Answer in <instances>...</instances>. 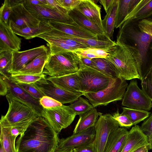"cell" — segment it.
I'll use <instances>...</instances> for the list:
<instances>
[{
	"instance_id": "10",
	"label": "cell",
	"mask_w": 152,
	"mask_h": 152,
	"mask_svg": "<svg viewBox=\"0 0 152 152\" xmlns=\"http://www.w3.org/2000/svg\"><path fill=\"white\" fill-rule=\"evenodd\" d=\"M122 100V105L126 107L147 111L152 108V101L139 87L137 80H131Z\"/></svg>"
},
{
	"instance_id": "5",
	"label": "cell",
	"mask_w": 152,
	"mask_h": 152,
	"mask_svg": "<svg viewBox=\"0 0 152 152\" xmlns=\"http://www.w3.org/2000/svg\"><path fill=\"white\" fill-rule=\"evenodd\" d=\"M128 86L126 80L120 76L110 78L105 89L97 92L85 93L83 95L94 107L106 106L111 102L122 100Z\"/></svg>"
},
{
	"instance_id": "45",
	"label": "cell",
	"mask_w": 152,
	"mask_h": 152,
	"mask_svg": "<svg viewBox=\"0 0 152 152\" xmlns=\"http://www.w3.org/2000/svg\"><path fill=\"white\" fill-rule=\"evenodd\" d=\"M137 25L142 31L152 37V19L148 18L138 22Z\"/></svg>"
},
{
	"instance_id": "53",
	"label": "cell",
	"mask_w": 152,
	"mask_h": 152,
	"mask_svg": "<svg viewBox=\"0 0 152 152\" xmlns=\"http://www.w3.org/2000/svg\"><path fill=\"white\" fill-rule=\"evenodd\" d=\"M80 57L79 63L91 68L92 67L93 62L92 59L84 57Z\"/></svg>"
},
{
	"instance_id": "20",
	"label": "cell",
	"mask_w": 152,
	"mask_h": 152,
	"mask_svg": "<svg viewBox=\"0 0 152 152\" xmlns=\"http://www.w3.org/2000/svg\"><path fill=\"white\" fill-rule=\"evenodd\" d=\"M55 86L68 91L83 95L81 82L77 72L57 77L46 78Z\"/></svg>"
},
{
	"instance_id": "35",
	"label": "cell",
	"mask_w": 152,
	"mask_h": 152,
	"mask_svg": "<svg viewBox=\"0 0 152 152\" xmlns=\"http://www.w3.org/2000/svg\"><path fill=\"white\" fill-rule=\"evenodd\" d=\"M74 52L79 56L91 59L98 58L106 59L109 56V53L105 50L91 48L78 49Z\"/></svg>"
},
{
	"instance_id": "3",
	"label": "cell",
	"mask_w": 152,
	"mask_h": 152,
	"mask_svg": "<svg viewBox=\"0 0 152 152\" xmlns=\"http://www.w3.org/2000/svg\"><path fill=\"white\" fill-rule=\"evenodd\" d=\"M116 40L129 44L136 48L140 54L141 61V69L139 74L141 81L146 75L152 66V61L148 59V53L150 45L152 42V37L141 31L137 23L133 22L122 24L117 36Z\"/></svg>"
},
{
	"instance_id": "27",
	"label": "cell",
	"mask_w": 152,
	"mask_h": 152,
	"mask_svg": "<svg viewBox=\"0 0 152 152\" xmlns=\"http://www.w3.org/2000/svg\"><path fill=\"white\" fill-rule=\"evenodd\" d=\"M49 54V51L38 56L20 71L12 74L39 75L42 74Z\"/></svg>"
},
{
	"instance_id": "58",
	"label": "cell",
	"mask_w": 152,
	"mask_h": 152,
	"mask_svg": "<svg viewBox=\"0 0 152 152\" xmlns=\"http://www.w3.org/2000/svg\"><path fill=\"white\" fill-rule=\"evenodd\" d=\"M150 18L152 19V15L150 18Z\"/></svg>"
},
{
	"instance_id": "37",
	"label": "cell",
	"mask_w": 152,
	"mask_h": 152,
	"mask_svg": "<svg viewBox=\"0 0 152 152\" xmlns=\"http://www.w3.org/2000/svg\"><path fill=\"white\" fill-rule=\"evenodd\" d=\"M44 73L39 75L24 74H10L8 76L11 80L16 83L26 84H33L41 79L46 77Z\"/></svg>"
},
{
	"instance_id": "16",
	"label": "cell",
	"mask_w": 152,
	"mask_h": 152,
	"mask_svg": "<svg viewBox=\"0 0 152 152\" xmlns=\"http://www.w3.org/2000/svg\"><path fill=\"white\" fill-rule=\"evenodd\" d=\"M95 136L94 126L82 132L73 134L65 138L59 139L56 149H72L77 148L93 142Z\"/></svg>"
},
{
	"instance_id": "44",
	"label": "cell",
	"mask_w": 152,
	"mask_h": 152,
	"mask_svg": "<svg viewBox=\"0 0 152 152\" xmlns=\"http://www.w3.org/2000/svg\"><path fill=\"white\" fill-rule=\"evenodd\" d=\"M41 105L43 108L49 109L62 106L61 102L48 96H44L39 100Z\"/></svg>"
},
{
	"instance_id": "14",
	"label": "cell",
	"mask_w": 152,
	"mask_h": 152,
	"mask_svg": "<svg viewBox=\"0 0 152 152\" xmlns=\"http://www.w3.org/2000/svg\"><path fill=\"white\" fill-rule=\"evenodd\" d=\"M2 76L8 86L7 94L24 103L35 110L39 116H42L43 108L40 104L39 100L32 97L8 77Z\"/></svg>"
},
{
	"instance_id": "34",
	"label": "cell",
	"mask_w": 152,
	"mask_h": 152,
	"mask_svg": "<svg viewBox=\"0 0 152 152\" xmlns=\"http://www.w3.org/2000/svg\"><path fill=\"white\" fill-rule=\"evenodd\" d=\"M121 113L125 114L129 118L133 125H136L145 120L151 114L148 111L140 109L122 107Z\"/></svg>"
},
{
	"instance_id": "12",
	"label": "cell",
	"mask_w": 152,
	"mask_h": 152,
	"mask_svg": "<svg viewBox=\"0 0 152 152\" xmlns=\"http://www.w3.org/2000/svg\"><path fill=\"white\" fill-rule=\"evenodd\" d=\"M33 84L43 95L51 97L62 104L72 103L82 95L72 93L55 86L46 78H42Z\"/></svg>"
},
{
	"instance_id": "26",
	"label": "cell",
	"mask_w": 152,
	"mask_h": 152,
	"mask_svg": "<svg viewBox=\"0 0 152 152\" xmlns=\"http://www.w3.org/2000/svg\"><path fill=\"white\" fill-rule=\"evenodd\" d=\"M102 115V113L98 112L96 109L94 107L87 113L80 115L73 130V134L82 132L94 126L98 117Z\"/></svg>"
},
{
	"instance_id": "55",
	"label": "cell",
	"mask_w": 152,
	"mask_h": 152,
	"mask_svg": "<svg viewBox=\"0 0 152 152\" xmlns=\"http://www.w3.org/2000/svg\"><path fill=\"white\" fill-rule=\"evenodd\" d=\"M54 152H73V149L66 148L56 149Z\"/></svg>"
},
{
	"instance_id": "50",
	"label": "cell",
	"mask_w": 152,
	"mask_h": 152,
	"mask_svg": "<svg viewBox=\"0 0 152 152\" xmlns=\"http://www.w3.org/2000/svg\"><path fill=\"white\" fill-rule=\"evenodd\" d=\"M0 95L6 96L8 92V87L6 82L1 75L0 77Z\"/></svg>"
},
{
	"instance_id": "17",
	"label": "cell",
	"mask_w": 152,
	"mask_h": 152,
	"mask_svg": "<svg viewBox=\"0 0 152 152\" xmlns=\"http://www.w3.org/2000/svg\"><path fill=\"white\" fill-rule=\"evenodd\" d=\"M21 39L13 31L9 23L0 21V53L7 51H19Z\"/></svg>"
},
{
	"instance_id": "38",
	"label": "cell",
	"mask_w": 152,
	"mask_h": 152,
	"mask_svg": "<svg viewBox=\"0 0 152 152\" xmlns=\"http://www.w3.org/2000/svg\"><path fill=\"white\" fill-rule=\"evenodd\" d=\"M12 51H5L0 53V75L7 77L10 75L8 72L11 63Z\"/></svg>"
},
{
	"instance_id": "32",
	"label": "cell",
	"mask_w": 152,
	"mask_h": 152,
	"mask_svg": "<svg viewBox=\"0 0 152 152\" xmlns=\"http://www.w3.org/2000/svg\"><path fill=\"white\" fill-rule=\"evenodd\" d=\"M92 60L93 62L92 68L110 78L120 77L114 66L107 59L98 58H93Z\"/></svg>"
},
{
	"instance_id": "36",
	"label": "cell",
	"mask_w": 152,
	"mask_h": 152,
	"mask_svg": "<svg viewBox=\"0 0 152 152\" xmlns=\"http://www.w3.org/2000/svg\"><path fill=\"white\" fill-rule=\"evenodd\" d=\"M76 115L83 114L94 107L86 99L80 96L77 99L69 105Z\"/></svg>"
},
{
	"instance_id": "13",
	"label": "cell",
	"mask_w": 152,
	"mask_h": 152,
	"mask_svg": "<svg viewBox=\"0 0 152 152\" xmlns=\"http://www.w3.org/2000/svg\"><path fill=\"white\" fill-rule=\"evenodd\" d=\"M49 51L44 45L23 51H12L9 74L18 72L37 57Z\"/></svg>"
},
{
	"instance_id": "40",
	"label": "cell",
	"mask_w": 152,
	"mask_h": 152,
	"mask_svg": "<svg viewBox=\"0 0 152 152\" xmlns=\"http://www.w3.org/2000/svg\"><path fill=\"white\" fill-rule=\"evenodd\" d=\"M141 81L142 90L152 101V66Z\"/></svg>"
},
{
	"instance_id": "21",
	"label": "cell",
	"mask_w": 152,
	"mask_h": 152,
	"mask_svg": "<svg viewBox=\"0 0 152 152\" xmlns=\"http://www.w3.org/2000/svg\"><path fill=\"white\" fill-rule=\"evenodd\" d=\"M75 9L103 30L101 8L94 1L81 0L80 3Z\"/></svg>"
},
{
	"instance_id": "43",
	"label": "cell",
	"mask_w": 152,
	"mask_h": 152,
	"mask_svg": "<svg viewBox=\"0 0 152 152\" xmlns=\"http://www.w3.org/2000/svg\"><path fill=\"white\" fill-rule=\"evenodd\" d=\"M112 115L121 127L129 128L133 125L128 116L125 114L120 113L118 110L113 113Z\"/></svg>"
},
{
	"instance_id": "9",
	"label": "cell",
	"mask_w": 152,
	"mask_h": 152,
	"mask_svg": "<svg viewBox=\"0 0 152 152\" xmlns=\"http://www.w3.org/2000/svg\"><path fill=\"white\" fill-rule=\"evenodd\" d=\"M119 126L111 114L107 113L99 117L94 126L95 136L94 142L97 152H104L110 134Z\"/></svg>"
},
{
	"instance_id": "31",
	"label": "cell",
	"mask_w": 152,
	"mask_h": 152,
	"mask_svg": "<svg viewBox=\"0 0 152 152\" xmlns=\"http://www.w3.org/2000/svg\"><path fill=\"white\" fill-rule=\"evenodd\" d=\"M118 0L114 3L106 13L102 23L103 31L105 35L111 39L115 28V16L118 7Z\"/></svg>"
},
{
	"instance_id": "41",
	"label": "cell",
	"mask_w": 152,
	"mask_h": 152,
	"mask_svg": "<svg viewBox=\"0 0 152 152\" xmlns=\"http://www.w3.org/2000/svg\"><path fill=\"white\" fill-rule=\"evenodd\" d=\"M11 4L10 0H5L0 8V21L9 23V19L11 12Z\"/></svg>"
},
{
	"instance_id": "24",
	"label": "cell",
	"mask_w": 152,
	"mask_h": 152,
	"mask_svg": "<svg viewBox=\"0 0 152 152\" xmlns=\"http://www.w3.org/2000/svg\"><path fill=\"white\" fill-rule=\"evenodd\" d=\"M37 37L42 39L48 38L60 41L75 50L88 48L86 45L70 38L68 34L52 28L48 31L39 35Z\"/></svg>"
},
{
	"instance_id": "1",
	"label": "cell",
	"mask_w": 152,
	"mask_h": 152,
	"mask_svg": "<svg viewBox=\"0 0 152 152\" xmlns=\"http://www.w3.org/2000/svg\"><path fill=\"white\" fill-rule=\"evenodd\" d=\"M43 117L34 119L15 142L17 152H54L58 134Z\"/></svg>"
},
{
	"instance_id": "25",
	"label": "cell",
	"mask_w": 152,
	"mask_h": 152,
	"mask_svg": "<svg viewBox=\"0 0 152 152\" xmlns=\"http://www.w3.org/2000/svg\"><path fill=\"white\" fill-rule=\"evenodd\" d=\"M128 131L124 128L119 127L110 134L104 152H118L125 141Z\"/></svg>"
},
{
	"instance_id": "39",
	"label": "cell",
	"mask_w": 152,
	"mask_h": 152,
	"mask_svg": "<svg viewBox=\"0 0 152 152\" xmlns=\"http://www.w3.org/2000/svg\"><path fill=\"white\" fill-rule=\"evenodd\" d=\"M34 119L31 120L12 125L1 126L10 127V132L11 135L14 137L16 138L18 135L22 134L25 132L29 125Z\"/></svg>"
},
{
	"instance_id": "19",
	"label": "cell",
	"mask_w": 152,
	"mask_h": 152,
	"mask_svg": "<svg viewBox=\"0 0 152 152\" xmlns=\"http://www.w3.org/2000/svg\"><path fill=\"white\" fill-rule=\"evenodd\" d=\"M48 23L52 28L71 36L83 38H99L97 36L85 30L73 20L66 22L49 21Z\"/></svg>"
},
{
	"instance_id": "46",
	"label": "cell",
	"mask_w": 152,
	"mask_h": 152,
	"mask_svg": "<svg viewBox=\"0 0 152 152\" xmlns=\"http://www.w3.org/2000/svg\"><path fill=\"white\" fill-rule=\"evenodd\" d=\"M61 6L69 12L75 9L80 3L81 0H57Z\"/></svg>"
},
{
	"instance_id": "51",
	"label": "cell",
	"mask_w": 152,
	"mask_h": 152,
	"mask_svg": "<svg viewBox=\"0 0 152 152\" xmlns=\"http://www.w3.org/2000/svg\"><path fill=\"white\" fill-rule=\"evenodd\" d=\"M115 1V0H100L99 1L100 4L103 6L105 12L107 13L113 5Z\"/></svg>"
},
{
	"instance_id": "15",
	"label": "cell",
	"mask_w": 152,
	"mask_h": 152,
	"mask_svg": "<svg viewBox=\"0 0 152 152\" xmlns=\"http://www.w3.org/2000/svg\"><path fill=\"white\" fill-rule=\"evenodd\" d=\"M26 8L35 18L41 22L48 23L49 21L68 22L73 20L69 15L62 14L44 6L33 5L25 2Z\"/></svg>"
},
{
	"instance_id": "42",
	"label": "cell",
	"mask_w": 152,
	"mask_h": 152,
	"mask_svg": "<svg viewBox=\"0 0 152 152\" xmlns=\"http://www.w3.org/2000/svg\"><path fill=\"white\" fill-rule=\"evenodd\" d=\"M16 83L35 99L39 100L44 96V95L35 87L33 84Z\"/></svg>"
},
{
	"instance_id": "56",
	"label": "cell",
	"mask_w": 152,
	"mask_h": 152,
	"mask_svg": "<svg viewBox=\"0 0 152 152\" xmlns=\"http://www.w3.org/2000/svg\"><path fill=\"white\" fill-rule=\"evenodd\" d=\"M149 149H152V133L148 137Z\"/></svg>"
},
{
	"instance_id": "48",
	"label": "cell",
	"mask_w": 152,
	"mask_h": 152,
	"mask_svg": "<svg viewBox=\"0 0 152 152\" xmlns=\"http://www.w3.org/2000/svg\"><path fill=\"white\" fill-rule=\"evenodd\" d=\"M140 128L142 132L148 137L152 133V113L145 120Z\"/></svg>"
},
{
	"instance_id": "22",
	"label": "cell",
	"mask_w": 152,
	"mask_h": 152,
	"mask_svg": "<svg viewBox=\"0 0 152 152\" xmlns=\"http://www.w3.org/2000/svg\"><path fill=\"white\" fill-rule=\"evenodd\" d=\"M152 15V0H140L126 17L122 24L139 21Z\"/></svg>"
},
{
	"instance_id": "18",
	"label": "cell",
	"mask_w": 152,
	"mask_h": 152,
	"mask_svg": "<svg viewBox=\"0 0 152 152\" xmlns=\"http://www.w3.org/2000/svg\"><path fill=\"white\" fill-rule=\"evenodd\" d=\"M148 144V136L142 132L140 126L136 125L128 131L118 152H133L138 148Z\"/></svg>"
},
{
	"instance_id": "52",
	"label": "cell",
	"mask_w": 152,
	"mask_h": 152,
	"mask_svg": "<svg viewBox=\"0 0 152 152\" xmlns=\"http://www.w3.org/2000/svg\"><path fill=\"white\" fill-rule=\"evenodd\" d=\"M26 3L33 5H45L47 4L46 0H25Z\"/></svg>"
},
{
	"instance_id": "4",
	"label": "cell",
	"mask_w": 152,
	"mask_h": 152,
	"mask_svg": "<svg viewBox=\"0 0 152 152\" xmlns=\"http://www.w3.org/2000/svg\"><path fill=\"white\" fill-rule=\"evenodd\" d=\"M80 57L74 51L50 53L43 73L50 77H61L77 72Z\"/></svg>"
},
{
	"instance_id": "23",
	"label": "cell",
	"mask_w": 152,
	"mask_h": 152,
	"mask_svg": "<svg viewBox=\"0 0 152 152\" xmlns=\"http://www.w3.org/2000/svg\"><path fill=\"white\" fill-rule=\"evenodd\" d=\"M68 14L74 22L86 31L99 37L105 35L102 30L75 9L69 11Z\"/></svg>"
},
{
	"instance_id": "49",
	"label": "cell",
	"mask_w": 152,
	"mask_h": 152,
	"mask_svg": "<svg viewBox=\"0 0 152 152\" xmlns=\"http://www.w3.org/2000/svg\"><path fill=\"white\" fill-rule=\"evenodd\" d=\"M73 152H97L94 141L73 149Z\"/></svg>"
},
{
	"instance_id": "30",
	"label": "cell",
	"mask_w": 152,
	"mask_h": 152,
	"mask_svg": "<svg viewBox=\"0 0 152 152\" xmlns=\"http://www.w3.org/2000/svg\"><path fill=\"white\" fill-rule=\"evenodd\" d=\"M11 28L16 34L26 39L37 37L39 35L46 33L52 29L48 23L42 22H41L39 26L37 27H26L22 28Z\"/></svg>"
},
{
	"instance_id": "54",
	"label": "cell",
	"mask_w": 152,
	"mask_h": 152,
	"mask_svg": "<svg viewBox=\"0 0 152 152\" xmlns=\"http://www.w3.org/2000/svg\"><path fill=\"white\" fill-rule=\"evenodd\" d=\"M149 150V148L148 145L141 146L133 152H148Z\"/></svg>"
},
{
	"instance_id": "28",
	"label": "cell",
	"mask_w": 152,
	"mask_h": 152,
	"mask_svg": "<svg viewBox=\"0 0 152 152\" xmlns=\"http://www.w3.org/2000/svg\"><path fill=\"white\" fill-rule=\"evenodd\" d=\"M70 38L80 42L88 48H94L107 50L114 46L116 42L112 40L105 35L99 37L98 39L83 38L75 37L68 35Z\"/></svg>"
},
{
	"instance_id": "6",
	"label": "cell",
	"mask_w": 152,
	"mask_h": 152,
	"mask_svg": "<svg viewBox=\"0 0 152 152\" xmlns=\"http://www.w3.org/2000/svg\"><path fill=\"white\" fill-rule=\"evenodd\" d=\"M6 98L9 104L6 114L2 115L0 126H4L34 119L39 116L30 107L7 94Z\"/></svg>"
},
{
	"instance_id": "47",
	"label": "cell",
	"mask_w": 152,
	"mask_h": 152,
	"mask_svg": "<svg viewBox=\"0 0 152 152\" xmlns=\"http://www.w3.org/2000/svg\"><path fill=\"white\" fill-rule=\"evenodd\" d=\"M47 4L44 6L61 14L68 15L69 12L64 9L57 0H46Z\"/></svg>"
},
{
	"instance_id": "8",
	"label": "cell",
	"mask_w": 152,
	"mask_h": 152,
	"mask_svg": "<svg viewBox=\"0 0 152 152\" xmlns=\"http://www.w3.org/2000/svg\"><path fill=\"white\" fill-rule=\"evenodd\" d=\"M76 115L69 106H62L49 109L43 108L44 117L58 133L69 126Z\"/></svg>"
},
{
	"instance_id": "29",
	"label": "cell",
	"mask_w": 152,
	"mask_h": 152,
	"mask_svg": "<svg viewBox=\"0 0 152 152\" xmlns=\"http://www.w3.org/2000/svg\"><path fill=\"white\" fill-rule=\"evenodd\" d=\"M140 0H118L115 28H119L126 17L131 12Z\"/></svg>"
},
{
	"instance_id": "11",
	"label": "cell",
	"mask_w": 152,
	"mask_h": 152,
	"mask_svg": "<svg viewBox=\"0 0 152 152\" xmlns=\"http://www.w3.org/2000/svg\"><path fill=\"white\" fill-rule=\"evenodd\" d=\"M11 12L9 24L11 27L22 28L26 27H37L41 22L26 8L23 0L11 1Z\"/></svg>"
},
{
	"instance_id": "7",
	"label": "cell",
	"mask_w": 152,
	"mask_h": 152,
	"mask_svg": "<svg viewBox=\"0 0 152 152\" xmlns=\"http://www.w3.org/2000/svg\"><path fill=\"white\" fill-rule=\"evenodd\" d=\"M83 92H95L105 89L110 77L97 70L79 63L77 72Z\"/></svg>"
},
{
	"instance_id": "2",
	"label": "cell",
	"mask_w": 152,
	"mask_h": 152,
	"mask_svg": "<svg viewBox=\"0 0 152 152\" xmlns=\"http://www.w3.org/2000/svg\"><path fill=\"white\" fill-rule=\"evenodd\" d=\"M116 44L107 50L106 58L114 66L120 76L126 80L140 79L141 61L138 50L135 47L116 40Z\"/></svg>"
},
{
	"instance_id": "33",
	"label": "cell",
	"mask_w": 152,
	"mask_h": 152,
	"mask_svg": "<svg viewBox=\"0 0 152 152\" xmlns=\"http://www.w3.org/2000/svg\"><path fill=\"white\" fill-rule=\"evenodd\" d=\"M0 126V144L4 152H17L15 145L16 138L11 135L10 127Z\"/></svg>"
},
{
	"instance_id": "57",
	"label": "cell",
	"mask_w": 152,
	"mask_h": 152,
	"mask_svg": "<svg viewBox=\"0 0 152 152\" xmlns=\"http://www.w3.org/2000/svg\"><path fill=\"white\" fill-rule=\"evenodd\" d=\"M0 152H4L2 145L0 144Z\"/></svg>"
}]
</instances>
